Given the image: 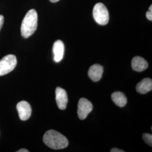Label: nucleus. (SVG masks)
<instances>
[{
  "label": "nucleus",
  "instance_id": "obj_1",
  "mask_svg": "<svg viewBox=\"0 0 152 152\" xmlns=\"http://www.w3.org/2000/svg\"><path fill=\"white\" fill-rule=\"evenodd\" d=\"M44 142L49 148L55 150L65 148L68 145L69 142L65 136L56 131H48L43 137Z\"/></svg>",
  "mask_w": 152,
  "mask_h": 152
},
{
  "label": "nucleus",
  "instance_id": "obj_2",
  "mask_svg": "<svg viewBox=\"0 0 152 152\" xmlns=\"http://www.w3.org/2000/svg\"><path fill=\"white\" fill-rule=\"evenodd\" d=\"M38 15L34 9H31L26 14L22 21L21 34L23 37L27 38L31 36L37 29Z\"/></svg>",
  "mask_w": 152,
  "mask_h": 152
},
{
  "label": "nucleus",
  "instance_id": "obj_3",
  "mask_svg": "<svg viewBox=\"0 0 152 152\" xmlns=\"http://www.w3.org/2000/svg\"><path fill=\"white\" fill-rule=\"evenodd\" d=\"M93 16L98 24L104 26L108 24L109 19V12L107 7L102 3H98L93 9Z\"/></svg>",
  "mask_w": 152,
  "mask_h": 152
},
{
  "label": "nucleus",
  "instance_id": "obj_4",
  "mask_svg": "<svg viewBox=\"0 0 152 152\" xmlns=\"http://www.w3.org/2000/svg\"><path fill=\"white\" fill-rule=\"evenodd\" d=\"M17 64L16 56L7 55L0 60V76H4L13 71Z\"/></svg>",
  "mask_w": 152,
  "mask_h": 152
},
{
  "label": "nucleus",
  "instance_id": "obj_5",
  "mask_svg": "<svg viewBox=\"0 0 152 152\" xmlns=\"http://www.w3.org/2000/svg\"><path fill=\"white\" fill-rule=\"evenodd\" d=\"M92 104L90 101L85 98L80 99L78 104L77 114L80 120L86 118L88 114L92 110Z\"/></svg>",
  "mask_w": 152,
  "mask_h": 152
},
{
  "label": "nucleus",
  "instance_id": "obj_6",
  "mask_svg": "<svg viewBox=\"0 0 152 152\" xmlns=\"http://www.w3.org/2000/svg\"><path fill=\"white\" fill-rule=\"evenodd\" d=\"M16 109L20 120L26 121L30 118L32 114V108L28 102L26 101L20 102L17 104Z\"/></svg>",
  "mask_w": 152,
  "mask_h": 152
},
{
  "label": "nucleus",
  "instance_id": "obj_7",
  "mask_svg": "<svg viewBox=\"0 0 152 152\" xmlns=\"http://www.w3.org/2000/svg\"><path fill=\"white\" fill-rule=\"evenodd\" d=\"M56 102L58 108L61 110H64L66 108L68 102L67 94L65 90L60 87H56L55 90Z\"/></svg>",
  "mask_w": 152,
  "mask_h": 152
},
{
  "label": "nucleus",
  "instance_id": "obj_8",
  "mask_svg": "<svg viewBox=\"0 0 152 152\" xmlns=\"http://www.w3.org/2000/svg\"><path fill=\"white\" fill-rule=\"evenodd\" d=\"M103 71V66L98 64H94L89 68L88 75L92 81L98 82L102 78Z\"/></svg>",
  "mask_w": 152,
  "mask_h": 152
},
{
  "label": "nucleus",
  "instance_id": "obj_9",
  "mask_svg": "<svg viewBox=\"0 0 152 152\" xmlns=\"http://www.w3.org/2000/svg\"><path fill=\"white\" fill-rule=\"evenodd\" d=\"M54 60L55 62H60L63 59L64 53V45L60 40L55 41L53 45Z\"/></svg>",
  "mask_w": 152,
  "mask_h": 152
},
{
  "label": "nucleus",
  "instance_id": "obj_10",
  "mask_svg": "<svg viewBox=\"0 0 152 152\" xmlns=\"http://www.w3.org/2000/svg\"><path fill=\"white\" fill-rule=\"evenodd\" d=\"M131 66L134 71L142 72L147 69L148 63L146 60L140 56H135L131 61Z\"/></svg>",
  "mask_w": 152,
  "mask_h": 152
},
{
  "label": "nucleus",
  "instance_id": "obj_11",
  "mask_svg": "<svg viewBox=\"0 0 152 152\" xmlns=\"http://www.w3.org/2000/svg\"><path fill=\"white\" fill-rule=\"evenodd\" d=\"M136 91L141 94H145L152 90V80L149 78H145L139 82L136 86Z\"/></svg>",
  "mask_w": 152,
  "mask_h": 152
},
{
  "label": "nucleus",
  "instance_id": "obj_12",
  "mask_svg": "<svg viewBox=\"0 0 152 152\" xmlns=\"http://www.w3.org/2000/svg\"><path fill=\"white\" fill-rule=\"evenodd\" d=\"M112 99L114 103L120 107H124L126 105L127 100L123 92L117 91L112 94Z\"/></svg>",
  "mask_w": 152,
  "mask_h": 152
},
{
  "label": "nucleus",
  "instance_id": "obj_13",
  "mask_svg": "<svg viewBox=\"0 0 152 152\" xmlns=\"http://www.w3.org/2000/svg\"><path fill=\"white\" fill-rule=\"evenodd\" d=\"M142 138L144 141L147 143L148 145L152 146V135L150 134H144L142 135Z\"/></svg>",
  "mask_w": 152,
  "mask_h": 152
},
{
  "label": "nucleus",
  "instance_id": "obj_14",
  "mask_svg": "<svg viewBox=\"0 0 152 152\" xmlns=\"http://www.w3.org/2000/svg\"><path fill=\"white\" fill-rule=\"evenodd\" d=\"M147 19L151 21L152 20V10H149L146 14Z\"/></svg>",
  "mask_w": 152,
  "mask_h": 152
},
{
  "label": "nucleus",
  "instance_id": "obj_15",
  "mask_svg": "<svg viewBox=\"0 0 152 152\" xmlns=\"http://www.w3.org/2000/svg\"><path fill=\"white\" fill-rule=\"evenodd\" d=\"M4 22V17L3 15H0V31L2 27Z\"/></svg>",
  "mask_w": 152,
  "mask_h": 152
},
{
  "label": "nucleus",
  "instance_id": "obj_16",
  "mask_svg": "<svg viewBox=\"0 0 152 152\" xmlns=\"http://www.w3.org/2000/svg\"><path fill=\"white\" fill-rule=\"evenodd\" d=\"M110 152H124V151H123V150H121V149H118V148H113V149H112L110 150Z\"/></svg>",
  "mask_w": 152,
  "mask_h": 152
},
{
  "label": "nucleus",
  "instance_id": "obj_17",
  "mask_svg": "<svg viewBox=\"0 0 152 152\" xmlns=\"http://www.w3.org/2000/svg\"><path fill=\"white\" fill-rule=\"evenodd\" d=\"M29 151H28L27 149H20V150H19V151H18L17 152H28Z\"/></svg>",
  "mask_w": 152,
  "mask_h": 152
},
{
  "label": "nucleus",
  "instance_id": "obj_18",
  "mask_svg": "<svg viewBox=\"0 0 152 152\" xmlns=\"http://www.w3.org/2000/svg\"><path fill=\"white\" fill-rule=\"evenodd\" d=\"M59 1H60V0H50V1H51V2H58Z\"/></svg>",
  "mask_w": 152,
  "mask_h": 152
}]
</instances>
